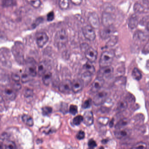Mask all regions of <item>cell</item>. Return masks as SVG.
<instances>
[{
    "label": "cell",
    "instance_id": "obj_1",
    "mask_svg": "<svg viewBox=\"0 0 149 149\" xmlns=\"http://www.w3.org/2000/svg\"><path fill=\"white\" fill-rule=\"evenodd\" d=\"M115 53L112 50L104 52L101 55L99 61V65L101 68L111 66L114 58Z\"/></svg>",
    "mask_w": 149,
    "mask_h": 149
},
{
    "label": "cell",
    "instance_id": "obj_2",
    "mask_svg": "<svg viewBox=\"0 0 149 149\" xmlns=\"http://www.w3.org/2000/svg\"><path fill=\"white\" fill-rule=\"evenodd\" d=\"M68 33L64 29L58 31L55 36V43L59 47L65 45L68 42Z\"/></svg>",
    "mask_w": 149,
    "mask_h": 149
},
{
    "label": "cell",
    "instance_id": "obj_3",
    "mask_svg": "<svg viewBox=\"0 0 149 149\" xmlns=\"http://www.w3.org/2000/svg\"><path fill=\"white\" fill-rule=\"evenodd\" d=\"M109 93L105 90H100L97 92L93 100L94 104L96 105H101L103 104L106 101L109 95Z\"/></svg>",
    "mask_w": 149,
    "mask_h": 149
},
{
    "label": "cell",
    "instance_id": "obj_4",
    "mask_svg": "<svg viewBox=\"0 0 149 149\" xmlns=\"http://www.w3.org/2000/svg\"><path fill=\"white\" fill-rule=\"evenodd\" d=\"M94 29L91 25H86L82 28L83 33L87 40L93 41L95 39V33Z\"/></svg>",
    "mask_w": 149,
    "mask_h": 149
},
{
    "label": "cell",
    "instance_id": "obj_5",
    "mask_svg": "<svg viewBox=\"0 0 149 149\" xmlns=\"http://www.w3.org/2000/svg\"><path fill=\"white\" fill-rule=\"evenodd\" d=\"M114 72V69L111 66L101 68L97 73V77L104 78L110 77Z\"/></svg>",
    "mask_w": 149,
    "mask_h": 149
},
{
    "label": "cell",
    "instance_id": "obj_6",
    "mask_svg": "<svg viewBox=\"0 0 149 149\" xmlns=\"http://www.w3.org/2000/svg\"><path fill=\"white\" fill-rule=\"evenodd\" d=\"M59 91L64 94H68L72 91V82L68 79L63 80L60 84Z\"/></svg>",
    "mask_w": 149,
    "mask_h": 149
},
{
    "label": "cell",
    "instance_id": "obj_7",
    "mask_svg": "<svg viewBox=\"0 0 149 149\" xmlns=\"http://www.w3.org/2000/svg\"><path fill=\"white\" fill-rule=\"evenodd\" d=\"M26 71L32 77L36 76L37 72L36 63L33 59H29L26 62Z\"/></svg>",
    "mask_w": 149,
    "mask_h": 149
},
{
    "label": "cell",
    "instance_id": "obj_8",
    "mask_svg": "<svg viewBox=\"0 0 149 149\" xmlns=\"http://www.w3.org/2000/svg\"><path fill=\"white\" fill-rule=\"evenodd\" d=\"M130 133L131 131L129 129L123 127L116 129L114 134L116 138L118 139H124L129 136Z\"/></svg>",
    "mask_w": 149,
    "mask_h": 149
},
{
    "label": "cell",
    "instance_id": "obj_9",
    "mask_svg": "<svg viewBox=\"0 0 149 149\" xmlns=\"http://www.w3.org/2000/svg\"><path fill=\"white\" fill-rule=\"evenodd\" d=\"M104 79L101 77H97L92 84L91 91L93 93H97L102 89L104 84Z\"/></svg>",
    "mask_w": 149,
    "mask_h": 149
},
{
    "label": "cell",
    "instance_id": "obj_10",
    "mask_svg": "<svg viewBox=\"0 0 149 149\" xmlns=\"http://www.w3.org/2000/svg\"><path fill=\"white\" fill-rule=\"evenodd\" d=\"M49 37L46 33L43 32L38 33L36 35V41L38 47H42L47 42Z\"/></svg>",
    "mask_w": 149,
    "mask_h": 149
},
{
    "label": "cell",
    "instance_id": "obj_11",
    "mask_svg": "<svg viewBox=\"0 0 149 149\" xmlns=\"http://www.w3.org/2000/svg\"><path fill=\"white\" fill-rule=\"evenodd\" d=\"M13 54L17 60V62L22 64L24 62L23 59V49L21 47L19 46H15L13 48Z\"/></svg>",
    "mask_w": 149,
    "mask_h": 149
},
{
    "label": "cell",
    "instance_id": "obj_12",
    "mask_svg": "<svg viewBox=\"0 0 149 149\" xmlns=\"http://www.w3.org/2000/svg\"><path fill=\"white\" fill-rule=\"evenodd\" d=\"M85 55L89 61L94 62L97 58V51L92 48L88 47L85 51Z\"/></svg>",
    "mask_w": 149,
    "mask_h": 149
},
{
    "label": "cell",
    "instance_id": "obj_13",
    "mask_svg": "<svg viewBox=\"0 0 149 149\" xmlns=\"http://www.w3.org/2000/svg\"><path fill=\"white\" fill-rule=\"evenodd\" d=\"M88 21L91 26L95 29L98 28L100 26V21L98 15L95 13H93L90 15Z\"/></svg>",
    "mask_w": 149,
    "mask_h": 149
},
{
    "label": "cell",
    "instance_id": "obj_14",
    "mask_svg": "<svg viewBox=\"0 0 149 149\" xmlns=\"http://www.w3.org/2000/svg\"><path fill=\"white\" fill-rule=\"evenodd\" d=\"M102 21L103 24L105 27L109 26H112L114 19L111 14L108 13H103Z\"/></svg>",
    "mask_w": 149,
    "mask_h": 149
},
{
    "label": "cell",
    "instance_id": "obj_15",
    "mask_svg": "<svg viewBox=\"0 0 149 149\" xmlns=\"http://www.w3.org/2000/svg\"><path fill=\"white\" fill-rule=\"evenodd\" d=\"M84 84L81 79H75L72 82V91L77 93L80 92L83 88Z\"/></svg>",
    "mask_w": 149,
    "mask_h": 149
},
{
    "label": "cell",
    "instance_id": "obj_16",
    "mask_svg": "<svg viewBox=\"0 0 149 149\" xmlns=\"http://www.w3.org/2000/svg\"><path fill=\"white\" fill-rule=\"evenodd\" d=\"M84 123L87 126L91 125L94 122V117L92 111H87L83 116Z\"/></svg>",
    "mask_w": 149,
    "mask_h": 149
},
{
    "label": "cell",
    "instance_id": "obj_17",
    "mask_svg": "<svg viewBox=\"0 0 149 149\" xmlns=\"http://www.w3.org/2000/svg\"><path fill=\"white\" fill-rule=\"evenodd\" d=\"M113 32L114 29L112 27V26L105 27L104 29L101 30L100 35L103 39H106L109 37Z\"/></svg>",
    "mask_w": 149,
    "mask_h": 149
},
{
    "label": "cell",
    "instance_id": "obj_18",
    "mask_svg": "<svg viewBox=\"0 0 149 149\" xmlns=\"http://www.w3.org/2000/svg\"><path fill=\"white\" fill-rule=\"evenodd\" d=\"M4 94L7 99L10 100H14L16 97V95L13 90L10 88H6L4 91Z\"/></svg>",
    "mask_w": 149,
    "mask_h": 149
},
{
    "label": "cell",
    "instance_id": "obj_19",
    "mask_svg": "<svg viewBox=\"0 0 149 149\" xmlns=\"http://www.w3.org/2000/svg\"><path fill=\"white\" fill-rule=\"evenodd\" d=\"M42 76V81L44 84L46 85H48L52 80V74L51 72L47 71Z\"/></svg>",
    "mask_w": 149,
    "mask_h": 149
},
{
    "label": "cell",
    "instance_id": "obj_20",
    "mask_svg": "<svg viewBox=\"0 0 149 149\" xmlns=\"http://www.w3.org/2000/svg\"><path fill=\"white\" fill-rule=\"evenodd\" d=\"M47 65L44 62H41L40 63L38 67V74L41 76L44 74V73L47 71Z\"/></svg>",
    "mask_w": 149,
    "mask_h": 149
},
{
    "label": "cell",
    "instance_id": "obj_21",
    "mask_svg": "<svg viewBox=\"0 0 149 149\" xmlns=\"http://www.w3.org/2000/svg\"><path fill=\"white\" fill-rule=\"evenodd\" d=\"M22 120L26 125L29 126H32L33 125V118L29 115L26 114L23 115L22 116Z\"/></svg>",
    "mask_w": 149,
    "mask_h": 149
},
{
    "label": "cell",
    "instance_id": "obj_22",
    "mask_svg": "<svg viewBox=\"0 0 149 149\" xmlns=\"http://www.w3.org/2000/svg\"><path fill=\"white\" fill-rule=\"evenodd\" d=\"M91 74L89 72L86 71L82 75L81 80L83 82L84 84H87L91 80Z\"/></svg>",
    "mask_w": 149,
    "mask_h": 149
},
{
    "label": "cell",
    "instance_id": "obj_23",
    "mask_svg": "<svg viewBox=\"0 0 149 149\" xmlns=\"http://www.w3.org/2000/svg\"><path fill=\"white\" fill-rule=\"evenodd\" d=\"M132 77L137 81H139L141 80L142 77L141 72L136 68H135L132 70Z\"/></svg>",
    "mask_w": 149,
    "mask_h": 149
},
{
    "label": "cell",
    "instance_id": "obj_24",
    "mask_svg": "<svg viewBox=\"0 0 149 149\" xmlns=\"http://www.w3.org/2000/svg\"><path fill=\"white\" fill-rule=\"evenodd\" d=\"M128 107V104L125 100H121L118 104L117 109L120 111L125 110Z\"/></svg>",
    "mask_w": 149,
    "mask_h": 149
},
{
    "label": "cell",
    "instance_id": "obj_25",
    "mask_svg": "<svg viewBox=\"0 0 149 149\" xmlns=\"http://www.w3.org/2000/svg\"><path fill=\"white\" fill-rule=\"evenodd\" d=\"M91 63V62L89 61L85 63L84 66V68L86 70V71L89 72L91 74H93L95 73V67Z\"/></svg>",
    "mask_w": 149,
    "mask_h": 149
},
{
    "label": "cell",
    "instance_id": "obj_26",
    "mask_svg": "<svg viewBox=\"0 0 149 149\" xmlns=\"http://www.w3.org/2000/svg\"><path fill=\"white\" fill-rule=\"evenodd\" d=\"M129 120L127 118H124L118 121V123L116 125V129L123 128L125 127L128 124Z\"/></svg>",
    "mask_w": 149,
    "mask_h": 149
},
{
    "label": "cell",
    "instance_id": "obj_27",
    "mask_svg": "<svg viewBox=\"0 0 149 149\" xmlns=\"http://www.w3.org/2000/svg\"><path fill=\"white\" fill-rule=\"evenodd\" d=\"M59 5L60 8L63 10H66L68 8L69 1L68 0H59Z\"/></svg>",
    "mask_w": 149,
    "mask_h": 149
},
{
    "label": "cell",
    "instance_id": "obj_28",
    "mask_svg": "<svg viewBox=\"0 0 149 149\" xmlns=\"http://www.w3.org/2000/svg\"><path fill=\"white\" fill-rule=\"evenodd\" d=\"M27 2L35 8H38L41 5L40 0H26Z\"/></svg>",
    "mask_w": 149,
    "mask_h": 149
},
{
    "label": "cell",
    "instance_id": "obj_29",
    "mask_svg": "<svg viewBox=\"0 0 149 149\" xmlns=\"http://www.w3.org/2000/svg\"><path fill=\"white\" fill-rule=\"evenodd\" d=\"M32 76L30 75L27 72L24 73L22 76L21 81L23 83L27 82L31 80V77Z\"/></svg>",
    "mask_w": 149,
    "mask_h": 149
},
{
    "label": "cell",
    "instance_id": "obj_30",
    "mask_svg": "<svg viewBox=\"0 0 149 149\" xmlns=\"http://www.w3.org/2000/svg\"><path fill=\"white\" fill-rule=\"evenodd\" d=\"M82 121H83V116L80 115L77 116L73 119V123L75 125H79Z\"/></svg>",
    "mask_w": 149,
    "mask_h": 149
},
{
    "label": "cell",
    "instance_id": "obj_31",
    "mask_svg": "<svg viewBox=\"0 0 149 149\" xmlns=\"http://www.w3.org/2000/svg\"><path fill=\"white\" fill-rule=\"evenodd\" d=\"M3 7H10L12 6H14L15 1L14 0H3Z\"/></svg>",
    "mask_w": 149,
    "mask_h": 149
},
{
    "label": "cell",
    "instance_id": "obj_32",
    "mask_svg": "<svg viewBox=\"0 0 149 149\" xmlns=\"http://www.w3.org/2000/svg\"><path fill=\"white\" fill-rule=\"evenodd\" d=\"M5 148L6 149H15L16 148V145L13 141H7L5 144Z\"/></svg>",
    "mask_w": 149,
    "mask_h": 149
},
{
    "label": "cell",
    "instance_id": "obj_33",
    "mask_svg": "<svg viewBox=\"0 0 149 149\" xmlns=\"http://www.w3.org/2000/svg\"><path fill=\"white\" fill-rule=\"evenodd\" d=\"M52 109L50 107H43L42 109V113L44 116H48V115L52 113Z\"/></svg>",
    "mask_w": 149,
    "mask_h": 149
},
{
    "label": "cell",
    "instance_id": "obj_34",
    "mask_svg": "<svg viewBox=\"0 0 149 149\" xmlns=\"http://www.w3.org/2000/svg\"><path fill=\"white\" fill-rule=\"evenodd\" d=\"M146 144L145 143L143 142H140V143H137L134 145L132 148H135V149H145L146 148Z\"/></svg>",
    "mask_w": 149,
    "mask_h": 149
},
{
    "label": "cell",
    "instance_id": "obj_35",
    "mask_svg": "<svg viewBox=\"0 0 149 149\" xmlns=\"http://www.w3.org/2000/svg\"><path fill=\"white\" fill-rule=\"evenodd\" d=\"M69 111L72 115H75L77 112V107L75 105L72 104L70 107Z\"/></svg>",
    "mask_w": 149,
    "mask_h": 149
},
{
    "label": "cell",
    "instance_id": "obj_36",
    "mask_svg": "<svg viewBox=\"0 0 149 149\" xmlns=\"http://www.w3.org/2000/svg\"><path fill=\"white\" fill-rule=\"evenodd\" d=\"M137 24V20L136 18H132L130 21L129 25L130 26L131 28H134L136 26Z\"/></svg>",
    "mask_w": 149,
    "mask_h": 149
},
{
    "label": "cell",
    "instance_id": "obj_37",
    "mask_svg": "<svg viewBox=\"0 0 149 149\" xmlns=\"http://www.w3.org/2000/svg\"><path fill=\"white\" fill-rule=\"evenodd\" d=\"M91 99H88L86 100L84 103L82 105V107L84 109H87L89 108L91 105Z\"/></svg>",
    "mask_w": 149,
    "mask_h": 149
},
{
    "label": "cell",
    "instance_id": "obj_38",
    "mask_svg": "<svg viewBox=\"0 0 149 149\" xmlns=\"http://www.w3.org/2000/svg\"><path fill=\"white\" fill-rule=\"evenodd\" d=\"M84 137H85V133L82 130L80 131L77 135V138L79 140L83 139Z\"/></svg>",
    "mask_w": 149,
    "mask_h": 149
},
{
    "label": "cell",
    "instance_id": "obj_39",
    "mask_svg": "<svg viewBox=\"0 0 149 149\" xmlns=\"http://www.w3.org/2000/svg\"><path fill=\"white\" fill-rule=\"evenodd\" d=\"M54 12H51L48 14L47 15V20L48 21H52L54 19Z\"/></svg>",
    "mask_w": 149,
    "mask_h": 149
},
{
    "label": "cell",
    "instance_id": "obj_40",
    "mask_svg": "<svg viewBox=\"0 0 149 149\" xmlns=\"http://www.w3.org/2000/svg\"><path fill=\"white\" fill-rule=\"evenodd\" d=\"M88 146L90 148H94L97 146L96 143L93 139H90L88 142Z\"/></svg>",
    "mask_w": 149,
    "mask_h": 149
},
{
    "label": "cell",
    "instance_id": "obj_41",
    "mask_svg": "<svg viewBox=\"0 0 149 149\" xmlns=\"http://www.w3.org/2000/svg\"><path fill=\"white\" fill-rule=\"evenodd\" d=\"M12 78L13 80L14 81L16 82H19V81H20V77L17 74H15V73H13V74H12Z\"/></svg>",
    "mask_w": 149,
    "mask_h": 149
},
{
    "label": "cell",
    "instance_id": "obj_42",
    "mask_svg": "<svg viewBox=\"0 0 149 149\" xmlns=\"http://www.w3.org/2000/svg\"><path fill=\"white\" fill-rule=\"evenodd\" d=\"M71 2L75 5H80L82 2V0H70Z\"/></svg>",
    "mask_w": 149,
    "mask_h": 149
},
{
    "label": "cell",
    "instance_id": "obj_43",
    "mask_svg": "<svg viewBox=\"0 0 149 149\" xmlns=\"http://www.w3.org/2000/svg\"><path fill=\"white\" fill-rule=\"evenodd\" d=\"M21 88V85L19 84L16 83L15 85H14V88L15 89L19 90Z\"/></svg>",
    "mask_w": 149,
    "mask_h": 149
},
{
    "label": "cell",
    "instance_id": "obj_44",
    "mask_svg": "<svg viewBox=\"0 0 149 149\" xmlns=\"http://www.w3.org/2000/svg\"><path fill=\"white\" fill-rule=\"evenodd\" d=\"M147 29L148 30H149V22L147 24Z\"/></svg>",
    "mask_w": 149,
    "mask_h": 149
}]
</instances>
